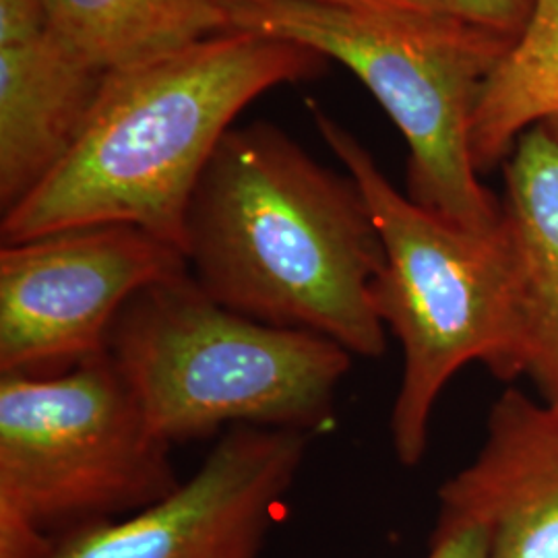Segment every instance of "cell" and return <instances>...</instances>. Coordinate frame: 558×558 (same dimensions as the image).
<instances>
[{"label":"cell","instance_id":"13","mask_svg":"<svg viewBox=\"0 0 558 558\" xmlns=\"http://www.w3.org/2000/svg\"><path fill=\"white\" fill-rule=\"evenodd\" d=\"M558 112V0H536L532 20L484 83L472 122L482 174L502 166L519 137Z\"/></svg>","mask_w":558,"mask_h":558},{"label":"cell","instance_id":"12","mask_svg":"<svg viewBox=\"0 0 558 558\" xmlns=\"http://www.w3.org/2000/svg\"><path fill=\"white\" fill-rule=\"evenodd\" d=\"M232 0H46L48 25L77 59L110 75L230 32Z\"/></svg>","mask_w":558,"mask_h":558},{"label":"cell","instance_id":"16","mask_svg":"<svg viewBox=\"0 0 558 558\" xmlns=\"http://www.w3.org/2000/svg\"><path fill=\"white\" fill-rule=\"evenodd\" d=\"M234 2H269V0H232ZM313 4H327L354 11H375V13H401V15H451L442 0H299ZM230 4V7H232Z\"/></svg>","mask_w":558,"mask_h":558},{"label":"cell","instance_id":"4","mask_svg":"<svg viewBox=\"0 0 558 558\" xmlns=\"http://www.w3.org/2000/svg\"><path fill=\"white\" fill-rule=\"evenodd\" d=\"M311 112L379 228L385 265L373 306L403 356L389 433L399 463L416 468L428 451L435 405L459 371L480 362L511 383L509 248L502 228L474 232L420 207L338 120L319 106Z\"/></svg>","mask_w":558,"mask_h":558},{"label":"cell","instance_id":"7","mask_svg":"<svg viewBox=\"0 0 558 558\" xmlns=\"http://www.w3.org/2000/svg\"><path fill=\"white\" fill-rule=\"evenodd\" d=\"M186 271L180 248L126 223L2 244L0 375L54 377L106 356L126 302Z\"/></svg>","mask_w":558,"mask_h":558},{"label":"cell","instance_id":"15","mask_svg":"<svg viewBox=\"0 0 558 558\" xmlns=\"http://www.w3.org/2000/svg\"><path fill=\"white\" fill-rule=\"evenodd\" d=\"M426 558H488L486 532L476 523H437Z\"/></svg>","mask_w":558,"mask_h":558},{"label":"cell","instance_id":"1","mask_svg":"<svg viewBox=\"0 0 558 558\" xmlns=\"http://www.w3.org/2000/svg\"><path fill=\"white\" fill-rule=\"evenodd\" d=\"M182 255L201 290L244 317L333 339L379 359L373 306L385 265L359 184L320 166L278 126H234L186 211Z\"/></svg>","mask_w":558,"mask_h":558},{"label":"cell","instance_id":"3","mask_svg":"<svg viewBox=\"0 0 558 558\" xmlns=\"http://www.w3.org/2000/svg\"><path fill=\"white\" fill-rule=\"evenodd\" d=\"M108 356L168 445L236 426L313 437L333 424L354 362L333 339L226 308L189 271L126 302Z\"/></svg>","mask_w":558,"mask_h":558},{"label":"cell","instance_id":"17","mask_svg":"<svg viewBox=\"0 0 558 558\" xmlns=\"http://www.w3.org/2000/svg\"><path fill=\"white\" fill-rule=\"evenodd\" d=\"M544 124L548 126V131L555 135L558 140V112H555V114H550L548 119L544 120Z\"/></svg>","mask_w":558,"mask_h":558},{"label":"cell","instance_id":"6","mask_svg":"<svg viewBox=\"0 0 558 558\" xmlns=\"http://www.w3.org/2000/svg\"><path fill=\"white\" fill-rule=\"evenodd\" d=\"M110 356L54 377H0V558H54L85 530L180 486Z\"/></svg>","mask_w":558,"mask_h":558},{"label":"cell","instance_id":"14","mask_svg":"<svg viewBox=\"0 0 558 558\" xmlns=\"http://www.w3.org/2000/svg\"><path fill=\"white\" fill-rule=\"evenodd\" d=\"M442 4L453 17L513 46L532 20L536 0H442Z\"/></svg>","mask_w":558,"mask_h":558},{"label":"cell","instance_id":"11","mask_svg":"<svg viewBox=\"0 0 558 558\" xmlns=\"http://www.w3.org/2000/svg\"><path fill=\"white\" fill-rule=\"evenodd\" d=\"M505 168L500 228L511 259V383L558 403V140L544 122Z\"/></svg>","mask_w":558,"mask_h":558},{"label":"cell","instance_id":"8","mask_svg":"<svg viewBox=\"0 0 558 558\" xmlns=\"http://www.w3.org/2000/svg\"><path fill=\"white\" fill-rule=\"evenodd\" d=\"M308 445L299 430L230 428L172 495L64 539L54 558H263Z\"/></svg>","mask_w":558,"mask_h":558},{"label":"cell","instance_id":"5","mask_svg":"<svg viewBox=\"0 0 558 558\" xmlns=\"http://www.w3.org/2000/svg\"><path fill=\"white\" fill-rule=\"evenodd\" d=\"M230 27L338 60L396 122L408 145V197L474 232H497L500 199L472 158L484 83L513 48L453 15L354 11L299 0L234 2Z\"/></svg>","mask_w":558,"mask_h":558},{"label":"cell","instance_id":"9","mask_svg":"<svg viewBox=\"0 0 558 558\" xmlns=\"http://www.w3.org/2000/svg\"><path fill=\"white\" fill-rule=\"evenodd\" d=\"M437 523H476L488 558H558V403L509 387L476 458L439 488Z\"/></svg>","mask_w":558,"mask_h":558},{"label":"cell","instance_id":"2","mask_svg":"<svg viewBox=\"0 0 558 558\" xmlns=\"http://www.w3.org/2000/svg\"><path fill=\"white\" fill-rule=\"evenodd\" d=\"M327 62L294 41L230 29L106 75L66 156L2 211V244L126 223L182 251L189 205L240 112Z\"/></svg>","mask_w":558,"mask_h":558},{"label":"cell","instance_id":"10","mask_svg":"<svg viewBox=\"0 0 558 558\" xmlns=\"http://www.w3.org/2000/svg\"><path fill=\"white\" fill-rule=\"evenodd\" d=\"M106 75L48 25L46 0H0V209H11L59 163Z\"/></svg>","mask_w":558,"mask_h":558}]
</instances>
